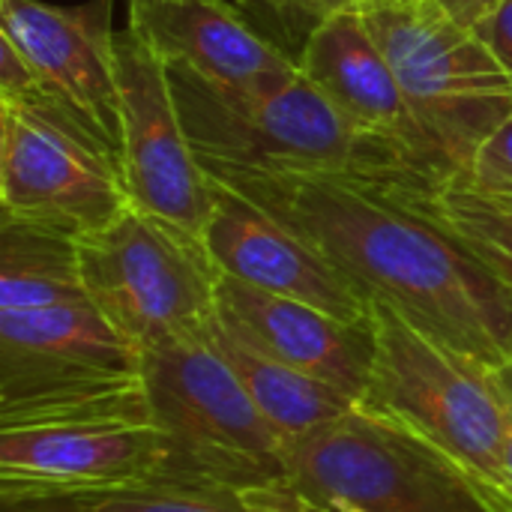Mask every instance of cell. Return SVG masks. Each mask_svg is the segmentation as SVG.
Instances as JSON below:
<instances>
[{
  "label": "cell",
  "instance_id": "6da1fadb",
  "mask_svg": "<svg viewBox=\"0 0 512 512\" xmlns=\"http://www.w3.org/2000/svg\"><path fill=\"white\" fill-rule=\"evenodd\" d=\"M207 174L300 234L366 300L489 366L512 363V291L420 207L426 174Z\"/></svg>",
  "mask_w": 512,
  "mask_h": 512
},
{
  "label": "cell",
  "instance_id": "7a4b0ae2",
  "mask_svg": "<svg viewBox=\"0 0 512 512\" xmlns=\"http://www.w3.org/2000/svg\"><path fill=\"white\" fill-rule=\"evenodd\" d=\"M369 321L375 363L354 408L429 450L486 512H512L501 465L510 411L501 369L438 342L381 300H369Z\"/></svg>",
  "mask_w": 512,
  "mask_h": 512
},
{
  "label": "cell",
  "instance_id": "3957f363",
  "mask_svg": "<svg viewBox=\"0 0 512 512\" xmlns=\"http://www.w3.org/2000/svg\"><path fill=\"white\" fill-rule=\"evenodd\" d=\"M168 78L204 171L423 174L399 150L354 126L303 72L276 90L219 87L177 63H168Z\"/></svg>",
  "mask_w": 512,
  "mask_h": 512
},
{
  "label": "cell",
  "instance_id": "277c9868",
  "mask_svg": "<svg viewBox=\"0 0 512 512\" xmlns=\"http://www.w3.org/2000/svg\"><path fill=\"white\" fill-rule=\"evenodd\" d=\"M141 378L174 486L252 489L288 480L285 438L255 408L210 330L141 351Z\"/></svg>",
  "mask_w": 512,
  "mask_h": 512
},
{
  "label": "cell",
  "instance_id": "5b68a950",
  "mask_svg": "<svg viewBox=\"0 0 512 512\" xmlns=\"http://www.w3.org/2000/svg\"><path fill=\"white\" fill-rule=\"evenodd\" d=\"M363 18L447 171H465L512 114V75L471 27L456 24L435 0L375 3Z\"/></svg>",
  "mask_w": 512,
  "mask_h": 512
},
{
  "label": "cell",
  "instance_id": "8992f818",
  "mask_svg": "<svg viewBox=\"0 0 512 512\" xmlns=\"http://www.w3.org/2000/svg\"><path fill=\"white\" fill-rule=\"evenodd\" d=\"M78 258L87 300L138 354L216 321L219 270L204 240L132 204L81 237Z\"/></svg>",
  "mask_w": 512,
  "mask_h": 512
},
{
  "label": "cell",
  "instance_id": "52a82bcc",
  "mask_svg": "<svg viewBox=\"0 0 512 512\" xmlns=\"http://www.w3.org/2000/svg\"><path fill=\"white\" fill-rule=\"evenodd\" d=\"M0 204V219L81 240L111 225L129 192L117 150L45 90L0 99Z\"/></svg>",
  "mask_w": 512,
  "mask_h": 512
},
{
  "label": "cell",
  "instance_id": "ba28073f",
  "mask_svg": "<svg viewBox=\"0 0 512 512\" xmlns=\"http://www.w3.org/2000/svg\"><path fill=\"white\" fill-rule=\"evenodd\" d=\"M285 468L312 512L336 501L369 512H486L429 450L357 408L285 441Z\"/></svg>",
  "mask_w": 512,
  "mask_h": 512
},
{
  "label": "cell",
  "instance_id": "9c48e42d",
  "mask_svg": "<svg viewBox=\"0 0 512 512\" xmlns=\"http://www.w3.org/2000/svg\"><path fill=\"white\" fill-rule=\"evenodd\" d=\"M117 45L120 171L129 204L204 240L216 189L186 135L168 63L126 27Z\"/></svg>",
  "mask_w": 512,
  "mask_h": 512
},
{
  "label": "cell",
  "instance_id": "30bf717a",
  "mask_svg": "<svg viewBox=\"0 0 512 512\" xmlns=\"http://www.w3.org/2000/svg\"><path fill=\"white\" fill-rule=\"evenodd\" d=\"M153 486H174L168 444L153 423L0 432V498L6 507L78 504Z\"/></svg>",
  "mask_w": 512,
  "mask_h": 512
},
{
  "label": "cell",
  "instance_id": "8fae6325",
  "mask_svg": "<svg viewBox=\"0 0 512 512\" xmlns=\"http://www.w3.org/2000/svg\"><path fill=\"white\" fill-rule=\"evenodd\" d=\"M297 63L354 126L399 150L417 171L450 177L435 141L405 96L396 69L372 36L363 9L345 6L321 18L309 30Z\"/></svg>",
  "mask_w": 512,
  "mask_h": 512
},
{
  "label": "cell",
  "instance_id": "7c38bea8",
  "mask_svg": "<svg viewBox=\"0 0 512 512\" xmlns=\"http://www.w3.org/2000/svg\"><path fill=\"white\" fill-rule=\"evenodd\" d=\"M0 33L42 75L45 90L120 150L117 33L111 0L48 6L42 0H0Z\"/></svg>",
  "mask_w": 512,
  "mask_h": 512
},
{
  "label": "cell",
  "instance_id": "4fadbf2b",
  "mask_svg": "<svg viewBox=\"0 0 512 512\" xmlns=\"http://www.w3.org/2000/svg\"><path fill=\"white\" fill-rule=\"evenodd\" d=\"M213 189L216 210L204 231V246L219 276L309 303L348 324L369 321V300L363 291L315 246L237 189L219 180H213Z\"/></svg>",
  "mask_w": 512,
  "mask_h": 512
},
{
  "label": "cell",
  "instance_id": "5bb4252c",
  "mask_svg": "<svg viewBox=\"0 0 512 512\" xmlns=\"http://www.w3.org/2000/svg\"><path fill=\"white\" fill-rule=\"evenodd\" d=\"M216 318L246 345L336 387L354 405L369 384L375 363L372 321L348 324L324 309L252 288L231 276H219Z\"/></svg>",
  "mask_w": 512,
  "mask_h": 512
},
{
  "label": "cell",
  "instance_id": "9a60e30c",
  "mask_svg": "<svg viewBox=\"0 0 512 512\" xmlns=\"http://www.w3.org/2000/svg\"><path fill=\"white\" fill-rule=\"evenodd\" d=\"M129 27L165 60L231 90H276L300 63L228 0H129Z\"/></svg>",
  "mask_w": 512,
  "mask_h": 512
},
{
  "label": "cell",
  "instance_id": "2e32d148",
  "mask_svg": "<svg viewBox=\"0 0 512 512\" xmlns=\"http://www.w3.org/2000/svg\"><path fill=\"white\" fill-rule=\"evenodd\" d=\"M150 423L141 369L0 360V432Z\"/></svg>",
  "mask_w": 512,
  "mask_h": 512
},
{
  "label": "cell",
  "instance_id": "e0dca14e",
  "mask_svg": "<svg viewBox=\"0 0 512 512\" xmlns=\"http://www.w3.org/2000/svg\"><path fill=\"white\" fill-rule=\"evenodd\" d=\"M0 360L141 369V354L90 300L42 309H0Z\"/></svg>",
  "mask_w": 512,
  "mask_h": 512
},
{
  "label": "cell",
  "instance_id": "ac0fdd59",
  "mask_svg": "<svg viewBox=\"0 0 512 512\" xmlns=\"http://www.w3.org/2000/svg\"><path fill=\"white\" fill-rule=\"evenodd\" d=\"M210 342L228 360V366L246 387L249 399L264 414V420L285 441L306 435L354 408V402L345 393L261 354L258 348L246 345L231 330H225L219 318L210 327Z\"/></svg>",
  "mask_w": 512,
  "mask_h": 512
},
{
  "label": "cell",
  "instance_id": "d6986e66",
  "mask_svg": "<svg viewBox=\"0 0 512 512\" xmlns=\"http://www.w3.org/2000/svg\"><path fill=\"white\" fill-rule=\"evenodd\" d=\"M87 300L78 240L0 219V309H42Z\"/></svg>",
  "mask_w": 512,
  "mask_h": 512
},
{
  "label": "cell",
  "instance_id": "ffe728a7",
  "mask_svg": "<svg viewBox=\"0 0 512 512\" xmlns=\"http://www.w3.org/2000/svg\"><path fill=\"white\" fill-rule=\"evenodd\" d=\"M420 207L444 225L512 291V213L501 210L450 177H426L414 186Z\"/></svg>",
  "mask_w": 512,
  "mask_h": 512
},
{
  "label": "cell",
  "instance_id": "44dd1931",
  "mask_svg": "<svg viewBox=\"0 0 512 512\" xmlns=\"http://www.w3.org/2000/svg\"><path fill=\"white\" fill-rule=\"evenodd\" d=\"M78 512H249L243 489H189L153 486L105 498L78 501Z\"/></svg>",
  "mask_w": 512,
  "mask_h": 512
},
{
  "label": "cell",
  "instance_id": "7402d4cb",
  "mask_svg": "<svg viewBox=\"0 0 512 512\" xmlns=\"http://www.w3.org/2000/svg\"><path fill=\"white\" fill-rule=\"evenodd\" d=\"M450 180H456L477 198L512 213V114L474 153L471 165L459 174H450Z\"/></svg>",
  "mask_w": 512,
  "mask_h": 512
},
{
  "label": "cell",
  "instance_id": "603a6c76",
  "mask_svg": "<svg viewBox=\"0 0 512 512\" xmlns=\"http://www.w3.org/2000/svg\"><path fill=\"white\" fill-rule=\"evenodd\" d=\"M39 93H45L42 75L15 48V42L0 33V99H30Z\"/></svg>",
  "mask_w": 512,
  "mask_h": 512
},
{
  "label": "cell",
  "instance_id": "cb8c5ba5",
  "mask_svg": "<svg viewBox=\"0 0 512 512\" xmlns=\"http://www.w3.org/2000/svg\"><path fill=\"white\" fill-rule=\"evenodd\" d=\"M471 30L483 39V45L495 54V60L512 75V0H501Z\"/></svg>",
  "mask_w": 512,
  "mask_h": 512
},
{
  "label": "cell",
  "instance_id": "d4e9b609",
  "mask_svg": "<svg viewBox=\"0 0 512 512\" xmlns=\"http://www.w3.org/2000/svg\"><path fill=\"white\" fill-rule=\"evenodd\" d=\"M243 501H246L249 512H312L309 504L291 489L288 480L243 489Z\"/></svg>",
  "mask_w": 512,
  "mask_h": 512
},
{
  "label": "cell",
  "instance_id": "484cf974",
  "mask_svg": "<svg viewBox=\"0 0 512 512\" xmlns=\"http://www.w3.org/2000/svg\"><path fill=\"white\" fill-rule=\"evenodd\" d=\"M261 3L270 6L273 12L285 15V18L309 21V30H312L321 18H327V15H333L336 9H345V6H348L345 0H261Z\"/></svg>",
  "mask_w": 512,
  "mask_h": 512
},
{
  "label": "cell",
  "instance_id": "4316f807",
  "mask_svg": "<svg viewBox=\"0 0 512 512\" xmlns=\"http://www.w3.org/2000/svg\"><path fill=\"white\" fill-rule=\"evenodd\" d=\"M456 24L462 27H474L480 24V18H486L501 0H435Z\"/></svg>",
  "mask_w": 512,
  "mask_h": 512
},
{
  "label": "cell",
  "instance_id": "83f0119b",
  "mask_svg": "<svg viewBox=\"0 0 512 512\" xmlns=\"http://www.w3.org/2000/svg\"><path fill=\"white\" fill-rule=\"evenodd\" d=\"M507 390V387H504ZM507 399H510V411H507V432H504V456H501V465H504V486H507V498H510L512 507V396L507 390Z\"/></svg>",
  "mask_w": 512,
  "mask_h": 512
},
{
  "label": "cell",
  "instance_id": "f1b7e54d",
  "mask_svg": "<svg viewBox=\"0 0 512 512\" xmlns=\"http://www.w3.org/2000/svg\"><path fill=\"white\" fill-rule=\"evenodd\" d=\"M327 512H369L363 510V507H354V504H345V501H336V504H330Z\"/></svg>",
  "mask_w": 512,
  "mask_h": 512
},
{
  "label": "cell",
  "instance_id": "f546056e",
  "mask_svg": "<svg viewBox=\"0 0 512 512\" xmlns=\"http://www.w3.org/2000/svg\"><path fill=\"white\" fill-rule=\"evenodd\" d=\"M501 381H504V387L510 390V396H512V369H507V366H501Z\"/></svg>",
  "mask_w": 512,
  "mask_h": 512
},
{
  "label": "cell",
  "instance_id": "4dcf8cb0",
  "mask_svg": "<svg viewBox=\"0 0 512 512\" xmlns=\"http://www.w3.org/2000/svg\"><path fill=\"white\" fill-rule=\"evenodd\" d=\"M348 6H357V9H366V6H375L378 0H345Z\"/></svg>",
  "mask_w": 512,
  "mask_h": 512
},
{
  "label": "cell",
  "instance_id": "1f68e13d",
  "mask_svg": "<svg viewBox=\"0 0 512 512\" xmlns=\"http://www.w3.org/2000/svg\"><path fill=\"white\" fill-rule=\"evenodd\" d=\"M378 3H387V6H399V3H417V0H378Z\"/></svg>",
  "mask_w": 512,
  "mask_h": 512
},
{
  "label": "cell",
  "instance_id": "d6a6232c",
  "mask_svg": "<svg viewBox=\"0 0 512 512\" xmlns=\"http://www.w3.org/2000/svg\"><path fill=\"white\" fill-rule=\"evenodd\" d=\"M507 369H512V363H507Z\"/></svg>",
  "mask_w": 512,
  "mask_h": 512
}]
</instances>
